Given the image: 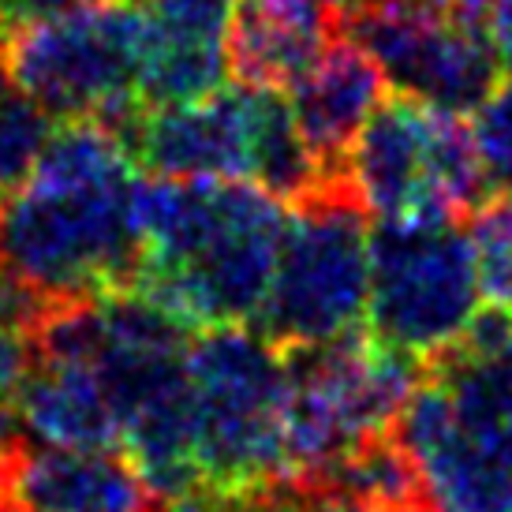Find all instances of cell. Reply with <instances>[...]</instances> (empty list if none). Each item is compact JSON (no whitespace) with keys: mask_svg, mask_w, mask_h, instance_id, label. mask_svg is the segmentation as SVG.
I'll list each match as a JSON object with an SVG mask.
<instances>
[{"mask_svg":"<svg viewBox=\"0 0 512 512\" xmlns=\"http://www.w3.org/2000/svg\"><path fill=\"white\" fill-rule=\"evenodd\" d=\"M468 243L483 303L512 311V191H490L471 210Z\"/></svg>","mask_w":512,"mask_h":512,"instance_id":"d6986e66","label":"cell"},{"mask_svg":"<svg viewBox=\"0 0 512 512\" xmlns=\"http://www.w3.org/2000/svg\"><path fill=\"white\" fill-rule=\"evenodd\" d=\"M288 494H292V512H374V509H367V505H359V501H352V498L329 494V490H303V486L288 483Z\"/></svg>","mask_w":512,"mask_h":512,"instance_id":"603a6c76","label":"cell"},{"mask_svg":"<svg viewBox=\"0 0 512 512\" xmlns=\"http://www.w3.org/2000/svg\"><path fill=\"white\" fill-rule=\"evenodd\" d=\"M154 23L139 0H94L86 8L23 19L0 38V60L30 98L57 120H98L128 143L150 109L139 75Z\"/></svg>","mask_w":512,"mask_h":512,"instance_id":"7a4b0ae2","label":"cell"},{"mask_svg":"<svg viewBox=\"0 0 512 512\" xmlns=\"http://www.w3.org/2000/svg\"><path fill=\"white\" fill-rule=\"evenodd\" d=\"M154 23V19H150ZM228 79L225 45L165 38L154 30L150 57L139 75V94L146 105H187L210 98Z\"/></svg>","mask_w":512,"mask_h":512,"instance_id":"e0dca14e","label":"cell"},{"mask_svg":"<svg viewBox=\"0 0 512 512\" xmlns=\"http://www.w3.org/2000/svg\"><path fill=\"white\" fill-rule=\"evenodd\" d=\"M251 180L285 206H296L326 184L307 139L299 135L292 105L281 90L255 86L251 113Z\"/></svg>","mask_w":512,"mask_h":512,"instance_id":"9a60e30c","label":"cell"},{"mask_svg":"<svg viewBox=\"0 0 512 512\" xmlns=\"http://www.w3.org/2000/svg\"><path fill=\"white\" fill-rule=\"evenodd\" d=\"M348 172L359 199L382 221L404 225H464L445 202L427 165V131H423V101L408 94H385L359 131Z\"/></svg>","mask_w":512,"mask_h":512,"instance_id":"30bf717a","label":"cell"},{"mask_svg":"<svg viewBox=\"0 0 512 512\" xmlns=\"http://www.w3.org/2000/svg\"><path fill=\"white\" fill-rule=\"evenodd\" d=\"M34 363H38V352L27 329L0 322V404H12Z\"/></svg>","mask_w":512,"mask_h":512,"instance_id":"44dd1931","label":"cell"},{"mask_svg":"<svg viewBox=\"0 0 512 512\" xmlns=\"http://www.w3.org/2000/svg\"><path fill=\"white\" fill-rule=\"evenodd\" d=\"M423 131H427L430 180L456 210V217L468 221L471 210L490 195V176H486L468 113H453V109H438L423 101Z\"/></svg>","mask_w":512,"mask_h":512,"instance_id":"2e32d148","label":"cell"},{"mask_svg":"<svg viewBox=\"0 0 512 512\" xmlns=\"http://www.w3.org/2000/svg\"><path fill=\"white\" fill-rule=\"evenodd\" d=\"M505 512H512V501H509V509H505Z\"/></svg>","mask_w":512,"mask_h":512,"instance_id":"4316f807","label":"cell"},{"mask_svg":"<svg viewBox=\"0 0 512 512\" xmlns=\"http://www.w3.org/2000/svg\"><path fill=\"white\" fill-rule=\"evenodd\" d=\"M486 34L501 68L512 72V0H486Z\"/></svg>","mask_w":512,"mask_h":512,"instance_id":"7402d4cb","label":"cell"},{"mask_svg":"<svg viewBox=\"0 0 512 512\" xmlns=\"http://www.w3.org/2000/svg\"><path fill=\"white\" fill-rule=\"evenodd\" d=\"M479 307L468 232L456 225L382 221L370 236L367 318L378 341L412 356H438Z\"/></svg>","mask_w":512,"mask_h":512,"instance_id":"5b68a950","label":"cell"},{"mask_svg":"<svg viewBox=\"0 0 512 512\" xmlns=\"http://www.w3.org/2000/svg\"><path fill=\"white\" fill-rule=\"evenodd\" d=\"M389 512H434V509H430V501H415V505H400V509H389Z\"/></svg>","mask_w":512,"mask_h":512,"instance_id":"484cf974","label":"cell"},{"mask_svg":"<svg viewBox=\"0 0 512 512\" xmlns=\"http://www.w3.org/2000/svg\"><path fill=\"white\" fill-rule=\"evenodd\" d=\"M427 374L449 389L464 434L512 475V341L490 352L449 344L427 359Z\"/></svg>","mask_w":512,"mask_h":512,"instance_id":"5bb4252c","label":"cell"},{"mask_svg":"<svg viewBox=\"0 0 512 512\" xmlns=\"http://www.w3.org/2000/svg\"><path fill=\"white\" fill-rule=\"evenodd\" d=\"M292 90V116L326 180H348V157L370 113L385 98V75L367 49L337 34Z\"/></svg>","mask_w":512,"mask_h":512,"instance_id":"8fae6325","label":"cell"},{"mask_svg":"<svg viewBox=\"0 0 512 512\" xmlns=\"http://www.w3.org/2000/svg\"><path fill=\"white\" fill-rule=\"evenodd\" d=\"M288 210L277 273L251 322L277 352L359 329L370 296V210L352 176L326 180Z\"/></svg>","mask_w":512,"mask_h":512,"instance_id":"277c9868","label":"cell"},{"mask_svg":"<svg viewBox=\"0 0 512 512\" xmlns=\"http://www.w3.org/2000/svg\"><path fill=\"white\" fill-rule=\"evenodd\" d=\"M0 512H161L124 449H30L0 453Z\"/></svg>","mask_w":512,"mask_h":512,"instance_id":"52a82bcc","label":"cell"},{"mask_svg":"<svg viewBox=\"0 0 512 512\" xmlns=\"http://www.w3.org/2000/svg\"><path fill=\"white\" fill-rule=\"evenodd\" d=\"M393 434L423 475L434 512H505L512 475L464 434L449 389L427 374L393 419Z\"/></svg>","mask_w":512,"mask_h":512,"instance_id":"9c48e42d","label":"cell"},{"mask_svg":"<svg viewBox=\"0 0 512 512\" xmlns=\"http://www.w3.org/2000/svg\"><path fill=\"white\" fill-rule=\"evenodd\" d=\"M471 128L479 139L490 191H512V79L494 86V94L475 109Z\"/></svg>","mask_w":512,"mask_h":512,"instance_id":"ffe728a7","label":"cell"},{"mask_svg":"<svg viewBox=\"0 0 512 512\" xmlns=\"http://www.w3.org/2000/svg\"><path fill=\"white\" fill-rule=\"evenodd\" d=\"M255 86H221L187 105H150L128 135V154L161 176L251 180Z\"/></svg>","mask_w":512,"mask_h":512,"instance_id":"ba28073f","label":"cell"},{"mask_svg":"<svg viewBox=\"0 0 512 512\" xmlns=\"http://www.w3.org/2000/svg\"><path fill=\"white\" fill-rule=\"evenodd\" d=\"M341 34L326 0H236L228 23V72L247 86L288 90Z\"/></svg>","mask_w":512,"mask_h":512,"instance_id":"7c38bea8","label":"cell"},{"mask_svg":"<svg viewBox=\"0 0 512 512\" xmlns=\"http://www.w3.org/2000/svg\"><path fill=\"white\" fill-rule=\"evenodd\" d=\"M15 412L34 438L60 449H120V419L90 367L34 363L15 393Z\"/></svg>","mask_w":512,"mask_h":512,"instance_id":"4fadbf2b","label":"cell"},{"mask_svg":"<svg viewBox=\"0 0 512 512\" xmlns=\"http://www.w3.org/2000/svg\"><path fill=\"white\" fill-rule=\"evenodd\" d=\"M397 94L453 113H475L501 83V60L486 34L456 23L449 0H370L341 19Z\"/></svg>","mask_w":512,"mask_h":512,"instance_id":"8992f818","label":"cell"},{"mask_svg":"<svg viewBox=\"0 0 512 512\" xmlns=\"http://www.w3.org/2000/svg\"><path fill=\"white\" fill-rule=\"evenodd\" d=\"M195 393V449L202 483L255 490L285 479V397L281 352L243 326H210L187 344Z\"/></svg>","mask_w":512,"mask_h":512,"instance_id":"3957f363","label":"cell"},{"mask_svg":"<svg viewBox=\"0 0 512 512\" xmlns=\"http://www.w3.org/2000/svg\"><path fill=\"white\" fill-rule=\"evenodd\" d=\"M135 161L90 176H30L0 199V270L49 299L128 292L146 258Z\"/></svg>","mask_w":512,"mask_h":512,"instance_id":"6da1fadb","label":"cell"},{"mask_svg":"<svg viewBox=\"0 0 512 512\" xmlns=\"http://www.w3.org/2000/svg\"><path fill=\"white\" fill-rule=\"evenodd\" d=\"M94 0H19L15 4V23L23 19H42V15H60V12H75V8H86Z\"/></svg>","mask_w":512,"mask_h":512,"instance_id":"cb8c5ba5","label":"cell"},{"mask_svg":"<svg viewBox=\"0 0 512 512\" xmlns=\"http://www.w3.org/2000/svg\"><path fill=\"white\" fill-rule=\"evenodd\" d=\"M329 8L337 12V19H348L352 12H359V8H367L370 0H326Z\"/></svg>","mask_w":512,"mask_h":512,"instance_id":"d4e9b609","label":"cell"},{"mask_svg":"<svg viewBox=\"0 0 512 512\" xmlns=\"http://www.w3.org/2000/svg\"><path fill=\"white\" fill-rule=\"evenodd\" d=\"M53 131L57 116L30 98L0 60V199L27 184Z\"/></svg>","mask_w":512,"mask_h":512,"instance_id":"ac0fdd59","label":"cell"}]
</instances>
